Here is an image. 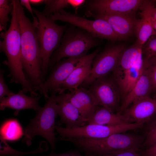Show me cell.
<instances>
[{
  "label": "cell",
  "mask_w": 156,
  "mask_h": 156,
  "mask_svg": "<svg viewBox=\"0 0 156 156\" xmlns=\"http://www.w3.org/2000/svg\"><path fill=\"white\" fill-rule=\"evenodd\" d=\"M129 123L123 114L118 113L115 114L107 109L99 107L96 111L87 124L115 126Z\"/></svg>",
  "instance_id": "7402d4cb"
},
{
  "label": "cell",
  "mask_w": 156,
  "mask_h": 156,
  "mask_svg": "<svg viewBox=\"0 0 156 156\" xmlns=\"http://www.w3.org/2000/svg\"><path fill=\"white\" fill-rule=\"evenodd\" d=\"M40 96L29 97L22 90L15 93L12 92L6 96L0 99V109L3 110L6 108L14 110V114L17 115L22 110L31 109L37 111L40 107L38 101Z\"/></svg>",
  "instance_id": "ac0fdd59"
},
{
  "label": "cell",
  "mask_w": 156,
  "mask_h": 156,
  "mask_svg": "<svg viewBox=\"0 0 156 156\" xmlns=\"http://www.w3.org/2000/svg\"><path fill=\"white\" fill-rule=\"evenodd\" d=\"M142 47L136 41L131 46L126 48L121 55L116 69L113 72L114 77L119 76L130 68L142 57Z\"/></svg>",
  "instance_id": "603a6c76"
},
{
  "label": "cell",
  "mask_w": 156,
  "mask_h": 156,
  "mask_svg": "<svg viewBox=\"0 0 156 156\" xmlns=\"http://www.w3.org/2000/svg\"><path fill=\"white\" fill-rule=\"evenodd\" d=\"M42 156H95L94 155H81L79 152L75 151H70L64 153L56 154L51 152L49 155Z\"/></svg>",
  "instance_id": "836d02e7"
},
{
  "label": "cell",
  "mask_w": 156,
  "mask_h": 156,
  "mask_svg": "<svg viewBox=\"0 0 156 156\" xmlns=\"http://www.w3.org/2000/svg\"><path fill=\"white\" fill-rule=\"evenodd\" d=\"M144 67L142 57L131 67L119 76L114 77L119 87L123 99L132 90L140 77Z\"/></svg>",
  "instance_id": "ffe728a7"
},
{
  "label": "cell",
  "mask_w": 156,
  "mask_h": 156,
  "mask_svg": "<svg viewBox=\"0 0 156 156\" xmlns=\"http://www.w3.org/2000/svg\"><path fill=\"white\" fill-rule=\"evenodd\" d=\"M29 1L31 4L38 5L41 4L42 3H44L45 0H29Z\"/></svg>",
  "instance_id": "8d00e7d4"
},
{
  "label": "cell",
  "mask_w": 156,
  "mask_h": 156,
  "mask_svg": "<svg viewBox=\"0 0 156 156\" xmlns=\"http://www.w3.org/2000/svg\"><path fill=\"white\" fill-rule=\"evenodd\" d=\"M142 127L134 123L115 126L86 124L73 129H68L56 125L55 129L61 140L67 141L71 140L102 138L114 134L123 133Z\"/></svg>",
  "instance_id": "52a82bcc"
},
{
  "label": "cell",
  "mask_w": 156,
  "mask_h": 156,
  "mask_svg": "<svg viewBox=\"0 0 156 156\" xmlns=\"http://www.w3.org/2000/svg\"><path fill=\"white\" fill-rule=\"evenodd\" d=\"M55 100L58 115L60 117L59 125L64 124L65 128L73 129L87 124V122L69 101L64 92L56 96Z\"/></svg>",
  "instance_id": "2e32d148"
},
{
  "label": "cell",
  "mask_w": 156,
  "mask_h": 156,
  "mask_svg": "<svg viewBox=\"0 0 156 156\" xmlns=\"http://www.w3.org/2000/svg\"><path fill=\"white\" fill-rule=\"evenodd\" d=\"M146 1L144 0L140 9L141 18L137 20L134 33L137 38L136 41L142 47L151 36L155 35Z\"/></svg>",
  "instance_id": "44dd1931"
},
{
  "label": "cell",
  "mask_w": 156,
  "mask_h": 156,
  "mask_svg": "<svg viewBox=\"0 0 156 156\" xmlns=\"http://www.w3.org/2000/svg\"><path fill=\"white\" fill-rule=\"evenodd\" d=\"M21 5L23 6L27 9L31 14L33 19L36 17L33 14V9L32 8L30 5V3L29 0H21L20 1Z\"/></svg>",
  "instance_id": "d590c367"
},
{
  "label": "cell",
  "mask_w": 156,
  "mask_h": 156,
  "mask_svg": "<svg viewBox=\"0 0 156 156\" xmlns=\"http://www.w3.org/2000/svg\"><path fill=\"white\" fill-rule=\"evenodd\" d=\"M56 94L52 92L44 106L37 111L35 117L25 128L23 142L27 145H30L34 138L38 135L46 140L53 150L55 149L57 138L54 130L55 120L58 115Z\"/></svg>",
  "instance_id": "277c9868"
},
{
  "label": "cell",
  "mask_w": 156,
  "mask_h": 156,
  "mask_svg": "<svg viewBox=\"0 0 156 156\" xmlns=\"http://www.w3.org/2000/svg\"><path fill=\"white\" fill-rule=\"evenodd\" d=\"M99 51L100 49L98 48L91 53L82 57L68 78L53 92L60 94L66 90L78 88L88 77L93 60Z\"/></svg>",
  "instance_id": "5bb4252c"
},
{
  "label": "cell",
  "mask_w": 156,
  "mask_h": 156,
  "mask_svg": "<svg viewBox=\"0 0 156 156\" xmlns=\"http://www.w3.org/2000/svg\"><path fill=\"white\" fill-rule=\"evenodd\" d=\"M154 2L153 1L146 0V1L155 35H156V7L155 6Z\"/></svg>",
  "instance_id": "4dcf8cb0"
},
{
  "label": "cell",
  "mask_w": 156,
  "mask_h": 156,
  "mask_svg": "<svg viewBox=\"0 0 156 156\" xmlns=\"http://www.w3.org/2000/svg\"><path fill=\"white\" fill-rule=\"evenodd\" d=\"M48 18L54 21H60L69 23L98 38L113 41L119 40L109 23L102 19H88L64 10L50 15Z\"/></svg>",
  "instance_id": "ba28073f"
},
{
  "label": "cell",
  "mask_w": 156,
  "mask_h": 156,
  "mask_svg": "<svg viewBox=\"0 0 156 156\" xmlns=\"http://www.w3.org/2000/svg\"><path fill=\"white\" fill-rule=\"evenodd\" d=\"M86 1L84 0H45V8L41 13L48 18L50 15L70 7L77 11Z\"/></svg>",
  "instance_id": "cb8c5ba5"
},
{
  "label": "cell",
  "mask_w": 156,
  "mask_h": 156,
  "mask_svg": "<svg viewBox=\"0 0 156 156\" xmlns=\"http://www.w3.org/2000/svg\"><path fill=\"white\" fill-rule=\"evenodd\" d=\"M141 155L142 156H156V143L142 152Z\"/></svg>",
  "instance_id": "e575fe53"
},
{
  "label": "cell",
  "mask_w": 156,
  "mask_h": 156,
  "mask_svg": "<svg viewBox=\"0 0 156 156\" xmlns=\"http://www.w3.org/2000/svg\"><path fill=\"white\" fill-rule=\"evenodd\" d=\"M142 52L144 60L156 56V35L150 37L143 46Z\"/></svg>",
  "instance_id": "f1b7e54d"
},
{
  "label": "cell",
  "mask_w": 156,
  "mask_h": 156,
  "mask_svg": "<svg viewBox=\"0 0 156 156\" xmlns=\"http://www.w3.org/2000/svg\"><path fill=\"white\" fill-rule=\"evenodd\" d=\"M143 0H93L88 3L86 15L117 14L134 16L144 2Z\"/></svg>",
  "instance_id": "8fae6325"
},
{
  "label": "cell",
  "mask_w": 156,
  "mask_h": 156,
  "mask_svg": "<svg viewBox=\"0 0 156 156\" xmlns=\"http://www.w3.org/2000/svg\"><path fill=\"white\" fill-rule=\"evenodd\" d=\"M95 155V156H142L134 150H127L112 154Z\"/></svg>",
  "instance_id": "d6a6232c"
},
{
  "label": "cell",
  "mask_w": 156,
  "mask_h": 156,
  "mask_svg": "<svg viewBox=\"0 0 156 156\" xmlns=\"http://www.w3.org/2000/svg\"><path fill=\"white\" fill-rule=\"evenodd\" d=\"M69 91L66 93L68 99L87 122L99 107L98 101L88 89L84 87Z\"/></svg>",
  "instance_id": "9a60e30c"
},
{
  "label": "cell",
  "mask_w": 156,
  "mask_h": 156,
  "mask_svg": "<svg viewBox=\"0 0 156 156\" xmlns=\"http://www.w3.org/2000/svg\"><path fill=\"white\" fill-rule=\"evenodd\" d=\"M123 133L114 134L97 139L71 140L73 143L87 155L112 154L129 150H138L143 142L139 136Z\"/></svg>",
  "instance_id": "3957f363"
},
{
  "label": "cell",
  "mask_w": 156,
  "mask_h": 156,
  "mask_svg": "<svg viewBox=\"0 0 156 156\" xmlns=\"http://www.w3.org/2000/svg\"><path fill=\"white\" fill-rule=\"evenodd\" d=\"M11 2L13 9L10 23L8 29L0 34L3 39L0 42V51L5 53L7 58L4 64L9 69L11 82L19 84L22 88H25L30 84L23 69L20 27L14 4L12 0Z\"/></svg>",
  "instance_id": "7a4b0ae2"
},
{
  "label": "cell",
  "mask_w": 156,
  "mask_h": 156,
  "mask_svg": "<svg viewBox=\"0 0 156 156\" xmlns=\"http://www.w3.org/2000/svg\"><path fill=\"white\" fill-rule=\"evenodd\" d=\"M125 49L123 44L110 45L98 53L93 60L88 77L82 85L84 86H90L96 79L114 71Z\"/></svg>",
  "instance_id": "9c48e42d"
},
{
  "label": "cell",
  "mask_w": 156,
  "mask_h": 156,
  "mask_svg": "<svg viewBox=\"0 0 156 156\" xmlns=\"http://www.w3.org/2000/svg\"></svg>",
  "instance_id": "74e56055"
},
{
  "label": "cell",
  "mask_w": 156,
  "mask_h": 156,
  "mask_svg": "<svg viewBox=\"0 0 156 156\" xmlns=\"http://www.w3.org/2000/svg\"><path fill=\"white\" fill-rule=\"evenodd\" d=\"M48 149V147L47 142L45 141H42L37 149L31 151L21 152L13 148L8 144L6 140L0 138V156H23L30 154L42 153L47 151Z\"/></svg>",
  "instance_id": "484cf974"
},
{
  "label": "cell",
  "mask_w": 156,
  "mask_h": 156,
  "mask_svg": "<svg viewBox=\"0 0 156 156\" xmlns=\"http://www.w3.org/2000/svg\"><path fill=\"white\" fill-rule=\"evenodd\" d=\"M5 71L0 69V99L7 96L11 93L12 92L8 88L6 84L4 77V74Z\"/></svg>",
  "instance_id": "1f68e13d"
},
{
  "label": "cell",
  "mask_w": 156,
  "mask_h": 156,
  "mask_svg": "<svg viewBox=\"0 0 156 156\" xmlns=\"http://www.w3.org/2000/svg\"><path fill=\"white\" fill-rule=\"evenodd\" d=\"M0 138L9 141H16L23 135L22 128L18 121L11 118L5 121L0 128Z\"/></svg>",
  "instance_id": "d4e9b609"
},
{
  "label": "cell",
  "mask_w": 156,
  "mask_h": 156,
  "mask_svg": "<svg viewBox=\"0 0 156 156\" xmlns=\"http://www.w3.org/2000/svg\"><path fill=\"white\" fill-rule=\"evenodd\" d=\"M86 16L107 21L119 40L127 39L135 33L137 19L134 16L117 14H90Z\"/></svg>",
  "instance_id": "e0dca14e"
},
{
  "label": "cell",
  "mask_w": 156,
  "mask_h": 156,
  "mask_svg": "<svg viewBox=\"0 0 156 156\" xmlns=\"http://www.w3.org/2000/svg\"><path fill=\"white\" fill-rule=\"evenodd\" d=\"M13 5L11 1L10 4L7 0H0V31L5 30L9 21V14L11 13Z\"/></svg>",
  "instance_id": "4316f807"
},
{
  "label": "cell",
  "mask_w": 156,
  "mask_h": 156,
  "mask_svg": "<svg viewBox=\"0 0 156 156\" xmlns=\"http://www.w3.org/2000/svg\"><path fill=\"white\" fill-rule=\"evenodd\" d=\"M144 65L150 78L152 91L156 92V56L146 60L143 59Z\"/></svg>",
  "instance_id": "83f0119b"
},
{
  "label": "cell",
  "mask_w": 156,
  "mask_h": 156,
  "mask_svg": "<svg viewBox=\"0 0 156 156\" xmlns=\"http://www.w3.org/2000/svg\"><path fill=\"white\" fill-rule=\"evenodd\" d=\"M152 91L151 80L148 72L144 65L140 77L132 90L123 99L118 113L121 114V112H124L135 100L149 96Z\"/></svg>",
  "instance_id": "d6986e66"
},
{
  "label": "cell",
  "mask_w": 156,
  "mask_h": 156,
  "mask_svg": "<svg viewBox=\"0 0 156 156\" xmlns=\"http://www.w3.org/2000/svg\"><path fill=\"white\" fill-rule=\"evenodd\" d=\"M78 28L65 30L61 44L51 56L49 68H51L64 58L82 57L90 49L100 44L98 38Z\"/></svg>",
  "instance_id": "8992f818"
},
{
  "label": "cell",
  "mask_w": 156,
  "mask_h": 156,
  "mask_svg": "<svg viewBox=\"0 0 156 156\" xmlns=\"http://www.w3.org/2000/svg\"><path fill=\"white\" fill-rule=\"evenodd\" d=\"M20 29L22 64L27 80L36 91L39 90L42 79V58L35 23L26 16L18 0H13Z\"/></svg>",
  "instance_id": "6da1fadb"
},
{
  "label": "cell",
  "mask_w": 156,
  "mask_h": 156,
  "mask_svg": "<svg viewBox=\"0 0 156 156\" xmlns=\"http://www.w3.org/2000/svg\"><path fill=\"white\" fill-rule=\"evenodd\" d=\"M88 90L100 105L114 112L119 108L121 93L113 76L106 75L96 79L90 86Z\"/></svg>",
  "instance_id": "30bf717a"
},
{
  "label": "cell",
  "mask_w": 156,
  "mask_h": 156,
  "mask_svg": "<svg viewBox=\"0 0 156 156\" xmlns=\"http://www.w3.org/2000/svg\"><path fill=\"white\" fill-rule=\"evenodd\" d=\"M36 17L33 19L40 47L42 58V79L47 74L50 58L53 52L60 46L66 25L56 24L38 10L33 9Z\"/></svg>",
  "instance_id": "5b68a950"
},
{
  "label": "cell",
  "mask_w": 156,
  "mask_h": 156,
  "mask_svg": "<svg viewBox=\"0 0 156 156\" xmlns=\"http://www.w3.org/2000/svg\"><path fill=\"white\" fill-rule=\"evenodd\" d=\"M81 57H70L56 63L47 79L43 83L39 91L45 99L49 91L54 92L68 78Z\"/></svg>",
  "instance_id": "4fadbf2b"
},
{
  "label": "cell",
  "mask_w": 156,
  "mask_h": 156,
  "mask_svg": "<svg viewBox=\"0 0 156 156\" xmlns=\"http://www.w3.org/2000/svg\"><path fill=\"white\" fill-rule=\"evenodd\" d=\"M122 114L129 123H135L143 127L156 115V98L148 96L136 99Z\"/></svg>",
  "instance_id": "7c38bea8"
},
{
  "label": "cell",
  "mask_w": 156,
  "mask_h": 156,
  "mask_svg": "<svg viewBox=\"0 0 156 156\" xmlns=\"http://www.w3.org/2000/svg\"><path fill=\"white\" fill-rule=\"evenodd\" d=\"M152 120L146 131L143 143V145L147 148L156 143V117Z\"/></svg>",
  "instance_id": "f546056e"
}]
</instances>
